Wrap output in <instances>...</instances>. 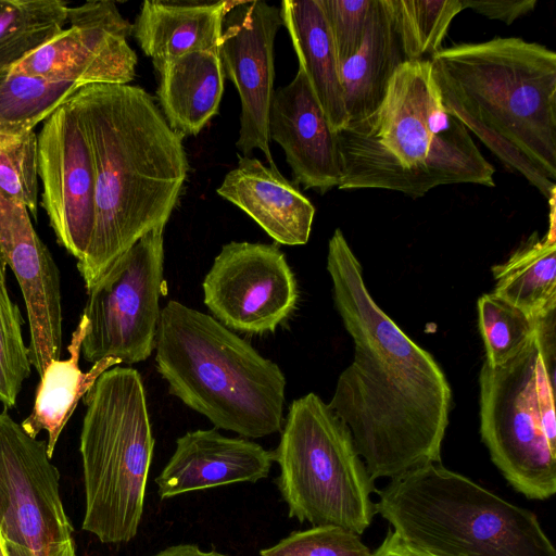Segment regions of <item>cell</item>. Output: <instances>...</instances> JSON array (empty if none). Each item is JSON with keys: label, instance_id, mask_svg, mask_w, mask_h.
Returning a JSON list of instances; mask_svg holds the SVG:
<instances>
[{"label": "cell", "instance_id": "7c38bea8", "mask_svg": "<svg viewBox=\"0 0 556 556\" xmlns=\"http://www.w3.org/2000/svg\"><path fill=\"white\" fill-rule=\"evenodd\" d=\"M203 302L228 329L275 332L296 307L294 274L275 243L224 244L202 282Z\"/></svg>", "mask_w": 556, "mask_h": 556}, {"label": "cell", "instance_id": "74e56055", "mask_svg": "<svg viewBox=\"0 0 556 556\" xmlns=\"http://www.w3.org/2000/svg\"><path fill=\"white\" fill-rule=\"evenodd\" d=\"M0 556H8V553L5 549V543H4L1 532H0Z\"/></svg>", "mask_w": 556, "mask_h": 556}, {"label": "cell", "instance_id": "ffe728a7", "mask_svg": "<svg viewBox=\"0 0 556 556\" xmlns=\"http://www.w3.org/2000/svg\"><path fill=\"white\" fill-rule=\"evenodd\" d=\"M235 1L147 0L132 34L154 68L195 51L219 52L223 23Z\"/></svg>", "mask_w": 556, "mask_h": 556}, {"label": "cell", "instance_id": "7a4b0ae2", "mask_svg": "<svg viewBox=\"0 0 556 556\" xmlns=\"http://www.w3.org/2000/svg\"><path fill=\"white\" fill-rule=\"evenodd\" d=\"M70 102L94 173V227L83 258L77 261L88 292L142 236L165 227L189 164L184 137L169 127L143 88L87 85Z\"/></svg>", "mask_w": 556, "mask_h": 556}, {"label": "cell", "instance_id": "836d02e7", "mask_svg": "<svg viewBox=\"0 0 556 556\" xmlns=\"http://www.w3.org/2000/svg\"><path fill=\"white\" fill-rule=\"evenodd\" d=\"M464 9L475 12L491 20H497L509 25L517 18L531 12L536 0H462Z\"/></svg>", "mask_w": 556, "mask_h": 556}, {"label": "cell", "instance_id": "d6a6232c", "mask_svg": "<svg viewBox=\"0 0 556 556\" xmlns=\"http://www.w3.org/2000/svg\"><path fill=\"white\" fill-rule=\"evenodd\" d=\"M319 3L342 65L363 42L374 0H319Z\"/></svg>", "mask_w": 556, "mask_h": 556}, {"label": "cell", "instance_id": "d4e9b609", "mask_svg": "<svg viewBox=\"0 0 556 556\" xmlns=\"http://www.w3.org/2000/svg\"><path fill=\"white\" fill-rule=\"evenodd\" d=\"M549 201V227L534 233L502 264L492 267L494 293L528 315L544 318L556 311L555 195Z\"/></svg>", "mask_w": 556, "mask_h": 556}, {"label": "cell", "instance_id": "603a6c76", "mask_svg": "<svg viewBox=\"0 0 556 556\" xmlns=\"http://www.w3.org/2000/svg\"><path fill=\"white\" fill-rule=\"evenodd\" d=\"M405 62L388 0H374L359 49L341 65L349 123L368 116L381 104L391 78Z\"/></svg>", "mask_w": 556, "mask_h": 556}, {"label": "cell", "instance_id": "ac0fdd59", "mask_svg": "<svg viewBox=\"0 0 556 556\" xmlns=\"http://www.w3.org/2000/svg\"><path fill=\"white\" fill-rule=\"evenodd\" d=\"M271 451L243 438H229L216 429L188 431L176 440L169 460L155 478L161 500L185 493L267 478Z\"/></svg>", "mask_w": 556, "mask_h": 556}, {"label": "cell", "instance_id": "d6986e66", "mask_svg": "<svg viewBox=\"0 0 556 556\" xmlns=\"http://www.w3.org/2000/svg\"><path fill=\"white\" fill-rule=\"evenodd\" d=\"M216 192L247 213L277 243L302 245L308 241L315 207L276 165L240 156Z\"/></svg>", "mask_w": 556, "mask_h": 556}, {"label": "cell", "instance_id": "4dcf8cb0", "mask_svg": "<svg viewBox=\"0 0 556 556\" xmlns=\"http://www.w3.org/2000/svg\"><path fill=\"white\" fill-rule=\"evenodd\" d=\"M38 136L0 135V193L38 215Z\"/></svg>", "mask_w": 556, "mask_h": 556}, {"label": "cell", "instance_id": "d590c367", "mask_svg": "<svg viewBox=\"0 0 556 556\" xmlns=\"http://www.w3.org/2000/svg\"><path fill=\"white\" fill-rule=\"evenodd\" d=\"M5 549L8 556H78L74 540L54 544L38 552L9 545H5Z\"/></svg>", "mask_w": 556, "mask_h": 556}, {"label": "cell", "instance_id": "cb8c5ba5", "mask_svg": "<svg viewBox=\"0 0 556 556\" xmlns=\"http://www.w3.org/2000/svg\"><path fill=\"white\" fill-rule=\"evenodd\" d=\"M88 320L81 315L71 342L66 359L50 362L40 376L30 414L22 421L24 430L33 438L47 431V453L52 458L56 442L72 417L78 401L91 390L98 378L108 369L121 364L113 357L101 359L84 372L79 367L81 344Z\"/></svg>", "mask_w": 556, "mask_h": 556}, {"label": "cell", "instance_id": "6da1fadb", "mask_svg": "<svg viewBox=\"0 0 556 556\" xmlns=\"http://www.w3.org/2000/svg\"><path fill=\"white\" fill-rule=\"evenodd\" d=\"M327 270L354 343L328 405L350 429L371 480L441 463L452 407L443 369L374 301L339 228L328 243Z\"/></svg>", "mask_w": 556, "mask_h": 556}, {"label": "cell", "instance_id": "e0dca14e", "mask_svg": "<svg viewBox=\"0 0 556 556\" xmlns=\"http://www.w3.org/2000/svg\"><path fill=\"white\" fill-rule=\"evenodd\" d=\"M269 137L282 148L296 184L321 194L339 187L342 172L337 132L300 66L294 78L274 92Z\"/></svg>", "mask_w": 556, "mask_h": 556}, {"label": "cell", "instance_id": "7402d4cb", "mask_svg": "<svg viewBox=\"0 0 556 556\" xmlns=\"http://www.w3.org/2000/svg\"><path fill=\"white\" fill-rule=\"evenodd\" d=\"M281 17L292 41L299 66L337 132L349 123L341 81V65L319 0H283Z\"/></svg>", "mask_w": 556, "mask_h": 556}, {"label": "cell", "instance_id": "4fadbf2b", "mask_svg": "<svg viewBox=\"0 0 556 556\" xmlns=\"http://www.w3.org/2000/svg\"><path fill=\"white\" fill-rule=\"evenodd\" d=\"M70 28L31 51L11 70L53 81L128 85L137 54L128 43L132 24L113 1H88L67 10Z\"/></svg>", "mask_w": 556, "mask_h": 556}, {"label": "cell", "instance_id": "277c9868", "mask_svg": "<svg viewBox=\"0 0 556 556\" xmlns=\"http://www.w3.org/2000/svg\"><path fill=\"white\" fill-rule=\"evenodd\" d=\"M341 190L384 189L420 198L453 184L494 187L495 168L443 105L430 59L394 73L381 104L337 131Z\"/></svg>", "mask_w": 556, "mask_h": 556}, {"label": "cell", "instance_id": "52a82bcc", "mask_svg": "<svg viewBox=\"0 0 556 556\" xmlns=\"http://www.w3.org/2000/svg\"><path fill=\"white\" fill-rule=\"evenodd\" d=\"M83 400L81 528L101 543H126L137 535L142 519L154 450L141 375L131 367L114 366Z\"/></svg>", "mask_w": 556, "mask_h": 556}, {"label": "cell", "instance_id": "4316f807", "mask_svg": "<svg viewBox=\"0 0 556 556\" xmlns=\"http://www.w3.org/2000/svg\"><path fill=\"white\" fill-rule=\"evenodd\" d=\"M68 8L62 0H0V73L60 34Z\"/></svg>", "mask_w": 556, "mask_h": 556}, {"label": "cell", "instance_id": "83f0119b", "mask_svg": "<svg viewBox=\"0 0 556 556\" xmlns=\"http://www.w3.org/2000/svg\"><path fill=\"white\" fill-rule=\"evenodd\" d=\"M406 61L426 59L441 49L462 0H388Z\"/></svg>", "mask_w": 556, "mask_h": 556}, {"label": "cell", "instance_id": "2e32d148", "mask_svg": "<svg viewBox=\"0 0 556 556\" xmlns=\"http://www.w3.org/2000/svg\"><path fill=\"white\" fill-rule=\"evenodd\" d=\"M0 251L13 271L29 325V358L39 376L62 350L60 270L26 206L0 193Z\"/></svg>", "mask_w": 556, "mask_h": 556}, {"label": "cell", "instance_id": "1f68e13d", "mask_svg": "<svg viewBox=\"0 0 556 556\" xmlns=\"http://www.w3.org/2000/svg\"><path fill=\"white\" fill-rule=\"evenodd\" d=\"M359 535L337 526H313L293 531L260 556H370Z\"/></svg>", "mask_w": 556, "mask_h": 556}, {"label": "cell", "instance_id": "484cf974", "mask_svg": "<svg viewBox=\"0 0 556 556\" xmlns=\"http://www.w3.org/2000/svg\"><path fill=\"white\" fill-rule=\"evenodd\" d=\"M81 85L13 72L0 73V135L21 137L68 102Z\"/></svg>", "mask_w": 556, "mask_h": 556}, {"label": "cell", "instance_id": "8992f818", "mask_svg": "<svg viewBox=\"0 0 556 556\" xmlns=\"http://www.w3.org/2000/svg\"><path fill=\"white\" fill-rule=\"evenodd\" d=\"M375 513L437 556H556L538 516L441 463L391 479Z\"/></svg>", "mask_w": 556, "mask_h": 556}, {"label": "cell", "instance_id": "9c48e42d", "mask_svg": "<svg viewBox=\"0 0 556 556\" xmlns=\"http://www.w3.org/2000/svg\"><path fill=\"white\" fill-rule=\"evenodd\" d=\"M273 452L288 516L358 535L370 526L375 491L348 426L317 394L294 400Z\"/></svg>", "mask_w": 556, "mask_h": 556}, {"label": "cell", "instance_id": "ba28073f", "mask_svg": "<svg viewBox=\"0 0 556 556\" xmlns=\"http://www.w3.org/2000/svg\"><path fill=\"white\" fill-rule=\"evenodd\" d=\"M555 313L500 366L480 370V434L506 481L529 500L556 492Z\"/></svg>", "mask_w": 556, "mask_h": 556}, {"label": "cell", "instance_id": "44dd1931", "mask_svg": "<svg viewBox=\"0 0 556 556\" xmlns=\"http://www.w3.org/2000/svg\"><path fill=\"white\" fill-rule=\"evenodd\" d=\"M155 71L156 96L169 127L182 137L197 136L219 110L225 83L219 52H190Z\"/></svg>", "mask_w": 556, "mask_h": 556}, {"label": "cell", "instance_id": "3957f363", "mask_svg": "<svg viewBox=\"0 0 556 556\" xmlns=\"http://www.w3.org/2000/svg\"><path fill=\"white\" fill-rule=\"evenodd\" d=\"M444 108L547 200L556 194V53L519 37L430 58Z\"/></svg>", "mask_w": 556, "mask_h": 556}, {"label": "cell", "instance_id": "8fae6325", "mask_svg": "<svg viewBox=\"0 0 556 556\" xmlns=\"http://www.w3.org/2000/svg\"><path fill=\"white\" fill-rule=\"evenodd\" d=\"M60 493V472L47 442L0 412V532L5 545L41 551L73 540Z\"/></svg>", "mask_w": 556, "mask_h": 556}, {"label": "cell", "instance_id": "30bf717a", "mask_svg": "<svg viewBox=\"0 0 556 556\" xmlns=\"http://www.w3.org/2000/svg\"><path fill=\"white\" fill-rule=\"evenodd\" d=\"M164 227L142 236L88 291L81 353L94 364L113 357L128 365L155 349L164 291Z\"/></svg>", "mask_w": 556, "mask_h": 556}, {"label": "cell", "instance_id": "9a60e30c", "mask_svg": "<svg viewBox=\"0 0 556 556\" xmlns=\"http://www.w3.org/2000/svg\"><path fill=\"white\" fill-rule=\"evenodd\" d=\"M37 136L41 205L59 244L79 261L94 227L96 185L89 147L72 103L49 116Z\"/></svg>", "mask_w": 556, "mask_h": 556}, {"label": "cell", "instance_id": "f1b7e54d", "mask_svg": "<svg viewBox=\"0 0 556 556\" xmlns=\"http://www.w3.org/2000/svg\"><path fill=\"white\" fill-rule=\"evenodd\" d=\"M477 306L484 362L490 366H500L517 355L535 337L545 318L528 315L494 292L481 295Z\"/></svg>", "mask_w": 556, "mask_h": 556}, {"label": "cell", "instance_id": "5bb4252c", "mask_svg": "<svg viewBox=\"0 0 556 556\" xmlns=\"http://www.w3.org/2000/svg\"><path fill=\"white\" fill-rule=\"evenodd\" d=\"M283 25L280 9L262 0L235 1L224 17L219 56L241 103L237 148L250 156L258 149L268 165L269 113L274 97L275 38Z\"/></svg>", "mask_w": 556, "mask_h": 556}, {"label": "cell", "instance_id": "8d00e7d4", "mask_svg": "<svg viewBox=\"0 0 556 556\" xmlns=\"http://www.w3.org/2000/svg\"><path fill=\"white\" fill-rule=\"evenodd\" d=\"M5 268L7 264L0 251V281H5Z\"/></svg>", "mask_w": 556, "mask_h": 556}, {"label": "cell", "instance_id": "f546056e", "mask_svg": "<svg viewBox=\"0 0 556 556\" xmlns=\"http://www.w3.org/2000/svg\"><path fill=\"white\" fill-rule=\"evenodd\" d=\"M23 317L0 281V402L13 408L23 382L30 375L29 350L22 334Z\"/></svg>", "mask_w": 556, "mask_h": 556}, {"label": "cell", "instance_id": "5b68a950", "mask_svg": "<svg viewBox=\"0 0 556 556\" xmlns=\"http://www.w3.org/2000/svg\"><path fill=\"white\" fill-rule=\"evenodd\" d=\"M154 350L169 393L216 428L250 439L281 431L282 370L213 316L170 300Z\"/></svg>", "mask_w": 556, "mask_h": 556}, {"label": "cell", "instance_id": "e575fe53", "mask_svg": "<svg viewBox=\"0 0 556 556\" xmlns=\"http://www.w3.org/2000/svg\"><path fill=\"white\" fill-rule=\"evenodd\" d=\"M370 556H437L404 540L394 531H389Z\"/></svg>", "mask_w": 556, "mask_h": 556}]
</instances>
